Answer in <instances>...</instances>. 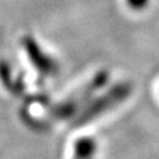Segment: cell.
<instances>
[{
    "mask_svg": "<svg viewBox=\"0 0 159 159\" xmlns=\"http://www.w3.org/2000/svg\"><path fill=\"white\" fill-rule=\"evenodd\" d=\"M132 92V85L130 83H119L113 85L107 92L99 96L98 98L91 99L85 107L74 117L72 126L74 129L84 127L87 124L98 119L102 114L107 113L119 104L126 100Z\"/></svg>",
    "mask_w": 159,
    "mask_h": 159,
    "instance_id": "7a4b0ae2",
    "label": "cell"
},
{
    "mask_svg": "<svg viewBox=\"0 0 159 159\" xmlns=\"http://www.w3.org/2000/svg\"><path fill=\"white\" fill-rule=\"evenodd\" d=\"M11 67L6 61H0V79L5 87L14 94H19L24 91V84L21 78H13Z\"/></svg>",
    "mask_w": 159,
    "mask_h": 159,
    "instance_id": "5b68a950",
    "label": "cell"
},
{
    "mask_svg": "<svg viewBox=\"0 0 159 159\" xmlns=\"http://www.w3.org/2000/svg\"><path fill=\"white\" fill-rule=\"evenodd\" d=\"M24 46L26 53L30 58L34 68L43 77H52L59 72V64L56 59L50 57L47 53L43 51L32 38H26L24 40Z\"/></svg>",
    "mask_w": 159,
    "mask_h": 159,
    "instance_id": "3957f363",
    "label": "cell"
},
{
    "mask_svg": "<svg viewBox=\"0 0 159 159\" xmlns=\"http://www.w3.org/2000/svg\"><path fill=\"white\" fill-rule=\"evenodd\" d=\"M108 72L102 70L92 78L86 85L74 91L64 100L53 105L48 110V118L52 120H66L68 118L75 117L80 111L87 105V102L92 99L100 89L107 84Z\"/></svg>",
    "mask_w": 159,
    "mask_h": 159,
    "instance_id": "6da1fadb",
    "label": "cell"
},
{
    "mask_svg": "<svg viewBox=\"0 0 159 159\" xmlns=\"http://www.w3.org/2000/svg\"><path fill=\"white\" fill-rule=\"evenodd\" d=\"M98 145L90 137L79 138L74 143L72 159H96Z\"/></svg>",
    "mask_w": 159,
    "mask_h": 159,
    "instance_id": "277c9868",
    "label": "cell"
}]
</instances>
